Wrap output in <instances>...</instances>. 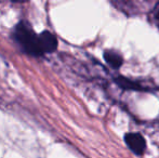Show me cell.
<instances>
[{"instance_id": "cell-5", "label": "cell", "mask_w": 159, "mask_h": 158, "mask_svg": "<svg viewBox=\"0 0 159 158\" xmlns=\"http://www.w3.org/2000/svg\"><path fill=\"white\" fill-rule=\"evenodd\" d=\"M115 82L120 87V88L125 89V90H135V91H140V90H144V87L142 86L139 82L134 81V80H131L129 78H125L122 76H118L116 77Z\"/></svg>"}, {"instance_id": "cell-2", "label": "cell", "mask_w": 159, "mask_h": 158, "mask_svg": "<svg viewBox=\"0 0 159 158\" xmlns=\"http://www.w3.org/2000/svg\"><path fill=\"white\" fill-rule=\"evenodd\" d=\"M125 141L128 147L135 155H142L146 148V142L142 134L136 132H130L125 135Z\"/></svg>"}, {"instance_id": "cell-1", "label": "cell", "mask_w": 159, "mask_h": 158, "mask_svg": "<svg viewBox=\"0 0 159 158\" xmlns=\"http://www.w3.org/2000/svg\"><path fill=\"white\" fill-rule=\"evenodd\" d=\"M15 41L19 43L21 49L26 53L33 55V56H41L42 52L40 50L39 39L38 35L34 32L30 23L22 21L15 26L14 33H13Z\"/></svg>"}, {"instance_id": "cell-3", "label": "cell", "mask_w": 159, "mask_h": 158, "mask_svg": "<svg viewBox=\"0 0 159 158\" xmlns=\"http://www.w3.org/2000/svg\"><path fill=\"white\" fill-rule=\"evenodd\" d=\"M38 39H39V46L42 54H44V53H52L57 50V39L52 33L48 32V30L42 32L41 34L38 35Z\"/></svg>"}, {"instance_id": "cell-4", "label": "cell", "mask_w": 159, "mask_h": 158, "mask_svg": "<svg viewBox=\"0 0 159 158\" xmlns=\"http://www.w3.org/2000/svg\"><path fill=\"white\" fill-rule=\"evenodd\" d=\"M104 60L111 68L114 70H118L124 63V59H122L121 54L117 51L114 50H106L104 52Z\"/></svg>"}, {"instance_id": "cell-6", "label": "cell", "mask_w": 159, "mask_h": 158, "mask_svg": "<svg viewBox=\"0 0 159 158\" xmlns=\"http://www.w3.org/2000/svg\"><path fill=\"white\" fill-rule=\"evenodd\" d=\"M153 20L155 22V24L159 27V2L156 3V6L154 7L153 10Z\"/></svg>"}]
</instances>
